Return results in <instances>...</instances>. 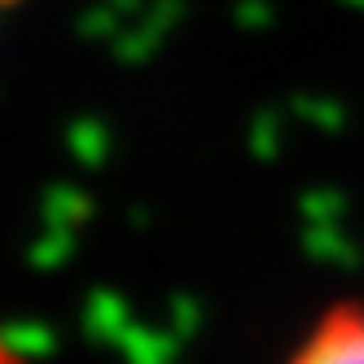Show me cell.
Instances as JSON below:
<instances>
[{"mask_svg":"<svg viewBox=\"0 0 364 364\" xmlns=\"http://www.w3.org/2000/svg\"><path fill=\"white\" fill-rule=\"evenodd\" d=\"M294 364H364V307H333L299 347Z\"/></svg>","mask_w":364,"mask_h":364,"instance_id":"obj_1","label":"cell"},{"mask_svg":"<svg viewBox=\"0 0 364 364\" xmlns=\"http://www.w3.org/2000/svg\"><path fill=\"white\" fill-rule=\"evenodd\" d=\"M0 364H22V360H18V355H14L9 347H0Z\"/></svg>","mask_w":364,"mask_h":364,"instance_id":"obj_2","label":"cell"}]
</instances>
